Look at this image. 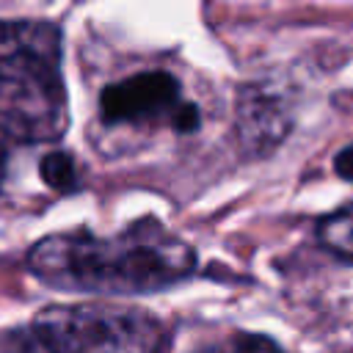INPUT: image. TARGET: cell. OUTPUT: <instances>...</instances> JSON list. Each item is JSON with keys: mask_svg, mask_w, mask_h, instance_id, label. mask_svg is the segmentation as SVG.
Returning <instances> with one entry per match:
<instances>
[{"mask_svg": "<svg viewBox=\"0 0 353 353\" xmlns=\"http://www.w3.org/2000/svg\"><path fill=\"white\" fill-rule=\"evenodd\" d=\"M28 268L58 290L141 295L193 276L196 254L157 218H141L113 237L91 232L50 234L28 251Z\"/></svg>", "mask_w": 353, "mask_h": 353, "instance_id": "cell-1", "label": "cell"}, {"mask_svg": "<svg viewBox=\"0 0 353 353\" xmlns=\"http://www.w3.org/2000/svg\"><path fill=\"white\" fill-rule=\"evenodd\" d=\"M0 113L30 141H52L66 127L61 30L52 22L0 19Z\"/></svg>", "mask_w": 353, "mask_h": 353, "instance_id": "cell-2", "label": "cell"}, {"mask_svg": "<svg viewBox=\"0 0 353 353\" xmlns=\"http://www.w3.org/2000/svg\"><path fill=\"white\" fill-rule=\"evenodd\" d=\"M163 328L138 309L47 306L0 339V353H157Z\"/></svg>", "mask_w": 353, "mask_h": 353, "instance_id": "cell-3", "label": "cell"}, {"mask_svg": "<svg viewBox=\"0 0 353 353\" xmlns=\"http://www.w3.org/2000/svg\"><path fill=\"white\" fill-rule=\"evenodd\" d=\"M99 113L108 124H168L176 132L201 124L199 108L182 97L168 72H138L110 83L99 97Z\"/></svg>", "mask_w": 353, "mask_h": 353, "instance_id": "cell-4", "label": "cell"}, {"mask_svg": "<svg viewBox=\"0 0 353 353\" xmlns=\"http://www.w3.org/2000/svg\"><path fill=\"white\" fill-rule=\"evenodd\" d=\"M234 124L240 146L248 154H268L290 135L292 113L279 94L262 85H245L237 91Z\"/></svg>", "mask_w": 353, "mask_h": 353, "instance_id": "cell-5", "label": "cell"}, {"mask_svg": "<svg viewBox=\"0 0 353 353\" xmlns=\"http://www.w3.org/2000/svg\"><path fill=\"white\" fill-rule=\"evenodd\" d=\"M317 237L325 251L345 262H353V204L323 215L317 223Z\"/></svg>", "mask_w": 353, "mask_h": 353, "instance_id": "cell-6", "label": "cell"}, {"mask_svg": "<svg viewBox=\"0 0 353 353\" xmlns=\"http://www.w3.org/2000/svg\"><path fill=\"white\" fill-rule=\"evenodd\" d=\"M41 176L44 182L58 190V193H69L80 185V176H77V163L66 154V152H50L44 160H41Z\"/></svg>", "mask_w": 353, "mask_h": 353, "instance_id": "cell-7", "label": "cell"}, {"mask_svg": "<svg viewBox=\"0 0 353 353\" xmlns=\"http://www.w3.org/2000/svg\"><path fill=\"white\" fill-rule=\"evenodd\" d=\"M19 143H30L25 127L0 113V185H3V179H6V168H8L11 152H14V146H19Z\"/></svg>", "mask_w": 353, "mask_h": 353, "instance_id": "cell-8", "label": "cell"}, {"mask_svg": "<svg viewBox=\"0 0 353 353\" xmlns=\"http://www.w3.org/2000/svg\"><path fill=\"white\" fill-rule=\"evenodd\" d=\"M221 353H284L270 336L265 334H251V331H240L234 336L226 339Z\"/></svg>", "mask_w": 353, "mask_h": 353, "instance_id": "cell-9", "label": "cell"}, {"mask_svg": "<svg viewBox=\"0 0 353 353\" xmlns=\"http://www.w3.org/2000/svg\"><path fill=\"white\" fill-rule=\"evenodd\" d=\"M334 171H336V176H342V179L353 182V143H350V146H345V149L334 157Z\"/></svg>", "mask_w": 353, "mask_h": 353, "instance_id": "cell-10", "label": "cell"}]
</instances>
